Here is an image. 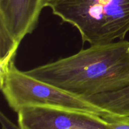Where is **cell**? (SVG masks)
Here are the masks:
<instances>
[{
    "label": "cell",
    "instance_id": "obj_7",
    "mask_svg": "<svg viewBox=\"0 0 129 129\" xmlns=\"http://www.w3.org/2000/svg\"><path fill=\"white\" fill-rule=\"evenodd\" d=\"M1 122L3 129H21L19 125L17 127L2 112L1 113Z\"/></svg>",
    "mask_w": 129,
    "mask_h": 129
},
{
    "label": "cell",
    "instance_id": "obj_3",
    "mask_svg": "<svg viewBox=\"0 0 129 129\" xmlns=\"http://www.w3.org/2000/svg\"><path fill=\"white\" fill-rule=\"evenodd\" d=\"M1 90L9 107L18 113L28 107H47L80 111L107 118L117 117L86 100L28 75L15 62L0 76Z\"/></svg>",
    "mask_w": 129,
    "mask_h": 129
},
{
    "label": "cell",
    "instance_id": "obj_5",
    "mask_svg": "<svg viewBox=\"0 0 129 129\" xmlns=\"http://www.w3.org/2000/svg\"><path fill=\"white\" fill-rule=\"evenodd\" d=\"M21 129H109L108 122L93 113L47 107H28L18 112Z\"/></svg>",
    "mask_w": 129,
    "mask_h": 129
},
{
    "label": "cell",
    "instance_id": "obj_4",
    "mask_svg": "<svg viewBox=\"0 0 129 129\" xmlns=\"http://www.w3.org/2000/svg\"><path fill=\"white\" fill-rule=\"evenodd\" d=\"M47 0H0V55H15L20 43L35 30Z\"/></svg>",
    "mask_w": 129,
    "mask_h": 129
},
{
    "label": "cell",
    "instance_id": "obj_2",
    "mask_svg": "<svg viewBox=\"0 0 129 129\" xmlns=\"http://www.w3.org/2000/svg\"><path fill=\"white\" fill-rule=\"evenodd\" d=\"M46 7L91 45L124 40L129 32V0H47Z\"/></svg>",
    "mask_w": 129,
    "mask_h": 129
},
{
    "label": "cell",
    "instance_id": "obj_1",
    "mask_svg": "<svg viewBox=\"0 0 129 129\" xmlns=\"http://www.w3.org/2000/svg\"><path fill=\"white\" fill-rule=\"evenodd\" d=\"M25 73L86 100L114 117L129 116V41L91 45Z\"/></svg>",
    "mask_w": 129,
    "mask_h": 129
},
{
    "label": "cell",
    "instance_id": "obj_6",
    "mask_svg": "<svg viewBox=\"0 0 129 129\" xmlns=\"http://www.w3.org/2000/svg\"><path fill=\"white\" fill-rule=\"evenodd\" d=\"M109 129H129V116L107 118Z\"/></svg>",
    "mask_w": 129,
    "mask_h": 129
}]
</instances>
